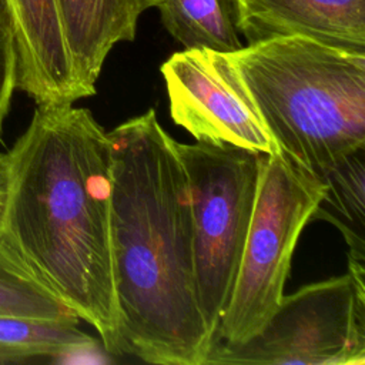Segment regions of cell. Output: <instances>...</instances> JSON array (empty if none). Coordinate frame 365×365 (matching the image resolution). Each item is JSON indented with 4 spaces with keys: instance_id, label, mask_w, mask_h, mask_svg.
<instances>
[{
    "instance_id": "52a82bcc",
    "label": "cell",
    "mask_w": 365,
    "mask_h": 365,
    "mask_svg": "<svg viewBox=\"0 0 365 365\" xmlns=\"http://www.w3.org/2000/svg\"><path fill=\"white\" fill-rule=\"evenodd\" d=\"M161 74L171 118L197 143L279 153L228 53L185 48L161 66Z\"/></svg>"
},
{
    "instance_id": "7c38bea8",
    "label": "cell",
    "mask_w": 365,
    "mask_h": 365,
    "mask_svg": "<svg viewBox=\"0 0 365 365\" xmlns=\"http://www.w3.org/2000/svg\"><path fill=\"white\" fill-rule=\"evenodd\" d=\"M365 145L359 147L325 174V191L311 221L334 224L348 244V258L365 261Z\"/></svg>"
},
{
    "instance_id": "5b68a950",
    "label": "cell",
    "mask_w": 365,
    "mask_h": 365,
    "mask_svg": "<svg viewBox=\"0 0 365 365\" xmlns=\"http://www.w3.org/2000/svg\"><path fill=\"white\" fill-rule=\"evenodd\" d=\"M177 150L191 197L198 302L214 341L237 279L265 154L205 143H177Z\"/></svg>"
},
{
    "instance_id": "8fae6325",
    "label": "cell",
    "mask_w": 365,
    "mask_h": 365,
    "mask_svg": "<svg viewBox=\"0 0 365 365\" xmlns=\"http://www.w3.org/2000/svg\"><path fill=\"white\" fill-rule=\"evenodd\" d=\"M165 30L185 48L234 53L242 46L238 0H147Z\"/></svg>"
},
{
    "instance_id": "ba28073f",
    "label": "cell",
    "mask_w": 365,
    "mask_h": 365,
    "mask_svg": "<svg viewBox=\"0 0 365 365\" xmlns=\"http://www.w3.org/2000/svg\"><path fill=\"white\" fill-rule=\"evenodd\" d=\"M14 30L17 88L37 106L73 104L76 86L57 0H6Z\"/></svg>"
},
{
    "instance_id": "30bf717a",
    "label": "cell",
    "mask_w": 365,
    "mask_h": 365,
    "mask_svg": "<svg viewBox=\"0 0 365 365\" xmlns=\"http://www.w3.org/2000/svg\"><path fill=\"white\" fill-rule=\"evenodd\" d=\"M73 77L81 98L96 94V81L111 48L133 41L147 0H57Z\"/></svg>"
},
{
    "instance_id": "2e32d148",
    "label": "cell",
    "mask_w": 365,
    "mask_h": 365,
    "mask_svg": "<svg viewBox=\"0 0 365 365\" xmlns=\"http://www.w3.org/2000/svg\"><path fill=\"white\" fill-rule=\"evenodd\" d=\"M6 192V153H0V211Z\"/></svg>"
},
{
    "instance_id": "8992f818",
    "label": "cell",
    "mask_w": 365,
    "mask_h": 365,
    "mask_svg": "<svg viewBox=\"0 0 365 365\" xmlns=\"http://www.w3.org/2000/svg\"><path fill=\"white\" fill-rule=\"evenodd\" d=\"M365 268L284 295L268 322L242 344L214 342L204 365H364Z\"/></svg>"
},
{
    "instance_id": "6da1fadb",
    "label": "cell",
    "mask_w": 365,
    "mask_h": 365,
    "mask_svg": "<svg viewBox=\"0 0 365 365\" xmlns=\"http://www.w3.org/2000/svg\"><path fill=\"white\" fill-rule=\"evenodd\" d=\"M111 141L90 110L37 106L6 153L0 232L36 278L121 356L110 247Z\"/></svg>"
},
{
    "instance_id": "4fadbf2b",
    "label": "cell",
    "mask_w": 365,
    "mask_h": 365,
    "mask_svg": "<svg viewBox=\"0 0 365 365\" xmlns=\"http://www.w3.org/2000/svg\"><path fill=\"white\" fill-rule=\"evenodd\" d=\"M96 348L97 341L83 332L78 322L0 315V362L63 359Z\"/></svg>"
},
{
    "instance_id": "5bb4252c",
    "label": "cell",
    "mask_w": 365,
    "mask_h": 365,
    "mask_svg": "<svg viewBox=\"0 0 365 365\" xmlns=\"http://www.w3.org/2000/svg\"><path fill=\"white\" fill-rule=\"evenodd\" d=\"M0 315L78 322L77 314L54 297L0 232Z\"/></svg>"
},
{
    "instance_id": "9c48e42d",
    "label": "cell",
    "mask_w": 365,
    "mask_h": 365,
    "mask_svg": "<svg viewBox=\"0 0 365 365\" xmlns=\"http://www.w3.org/2000/svg\"><path fill=\"white\" fill-rule=\"evenodd\" d=\"M238 14L248 44L299 36L365 53V0H238Z\"/></svg>"
},
{
    "instance_id": "277c9868",
    "label": "cell",
    "mask_w": 365,
    "mask_h": 365,
    "mask_svg": "<svg viewBox=\"0 0 365 365\" xmlns=\"http://www.w3.org/2000/svg\"><path fill=\"white\" fill-rule=\"evenodd\" d=\"M324 191L321 177L281 153L264 155L237 279L214 342L242 344L268 322L284 297L299 234Z\"/></svg>"
},
{
    "instance_id": "9a60e30c",
    "label": "cell",
    "mask_w": 365,
    "mask_h": 365,
    "mask_svg": "<svg viewBox=\"0 0 365 365\" xmlns=\"http://www.w3.org/2000/svg\"><path fill=\"white\" fill-rule=\"evenodd\" d=\"M17 88V57L11 14L6 0H0V134Z\"/></svg>"
},
{
    "instance_id": "7a4b0ae2",
    "label": "cell",
    "mask_w": 365,
    "mask_h": 365,
    "mask_svg": "<svg viewBox=\"0 0 365 365\" xmlns=\"http://www.w3.org/2000/svg\"><path fill=\"white\" fill-rule=\"evenodd\" d=\"M107 134L121 356L204 365L214 341L198 302L191 197L177 141L153 108Z\"/></svg>"
},
{
    "instance_id": "3957f363",
    "label": "cell",
    "mask_w": 365,
    "mask_h": 365,
    "mask_svg": "<svg viewBox=\"0 0 365 365\" xmlns=\"http://www.w3.org/2000/svg\"><path fill=\"white\" fill-rule=\"evenodd\" d=\"M228 54L287 160L319 177L365 145V53L291 36Z\"/></svg>"
}]
</instances>
